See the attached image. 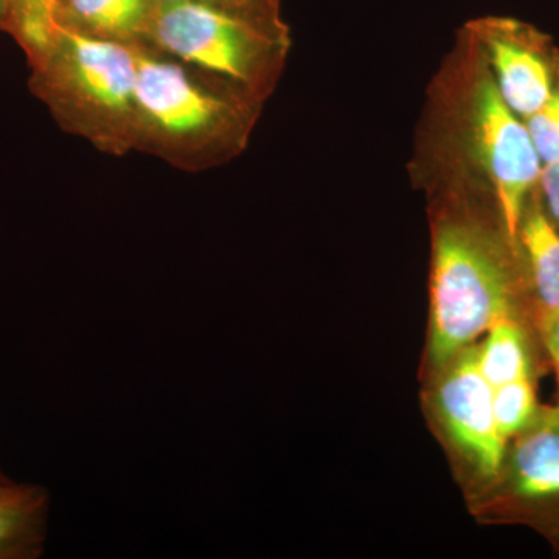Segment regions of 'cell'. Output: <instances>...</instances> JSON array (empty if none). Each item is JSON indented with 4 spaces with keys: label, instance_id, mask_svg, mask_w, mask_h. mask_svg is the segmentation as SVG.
<instances>
[{
    "label": "cell",
    "instance_id": "cell-1",
    "mask_svg": "<svg viewBox=\"0 0 559 559\" xmlns=\"http://www.w3.org/2000/svg\"><path fill=\"white\" fill-rule=\"evenodd\" d=\"M409 170L425 190L452 187L488 194L518 242L522 216L538 193L543 162L466 25L426 92Z\"/></svg>",
    "mask_w": 559,
    "mask_h": 559
},
{
    "label": "cell",
    "instance_id": "cell-2",
    "mask_svg": "<svg viewBox=\"0 0 559 559\" xmlns=\"http://www.w3.org/2000/svg\"><path fill=\"white\" fill-rule=\"evenodd\" d=\"M433 204L430 356L439 366L473 347L513 314L516 255L503 224L487 219L495 200L466 189L428 190Z\"/></svg>",
    "mask_w": 559,
    "mask_h": 559
},
{
    "label": "cell",
    "instance_id": "cell-3",
    "mask_svg": "<svg viewBox=\"0 0 559 559\" xmlns=\"http://www.w3.org/2000/svg\"><path fill=\"white\" fill-rule=\"evenodd\" d=\"M263 106L230 81L140 49L134 151L183 171L223 167L248 148Z\"/></svg>",
    "mask_w": 559,
    "mask_h": 559
},
{
    "label": "cell",
    "instance_id": "cell-4",
    "mask_svg": "<svg viewBox=\"0 0 559 559\" xmlns=\"http://www.w3.org/2000/svg\"><path fill=\"white\" fill-rule=\"evenodd\" d=\"M293 47L280 0H156L148 49L270 100Z\"/></svg>",
    "mask_w": 559,
    "mask_h": 559
},
{
    "label": "cell",
    "instance_id": "cell-5",
    "mask_svg": "<svg viewBox=\"0 0 559 559\" xmlns=\"http://www.w3.org/2000/svg\"><path fill=\"white\" fill-rule=\"evenodd\" d=\"M140 49L57 27L31 64L32 94L61 130L110 156L134 151Z\"/></svg>",
    "mask_w": 559,
    "mask_h": 559
},
{
    "label": "cell",
    "instance_id": "cell-6",
    "mask_svg": "<svg viewBox=\"0 0 559 559\" xmlns=\"http://www.w3.org/2000/svg\"><path fill=\"white\" fill-rule=\"evenodd\" d=\"M503 100L522 120L535 114L559 80V49L535 25L510 16L466 22Z\"/></svg>",
    "mask_w": 559,
    "mask_h": 559
},
{
    "label": "cell",
    "instance_id": "cell-7",
    "mask_svg": "<svg viewBox=\"0 0 559 559\" xmlns=\"http://www.w3.org/2000/svg\"><path fill=\"white\" fill-rule=\"evenodd\" d=\"M439 385L441 417L452 439L468 452L485 476H496L506 460L507 441L495 417V389L485 380L477 362V345L447 364Z\"/></svg>",
    "mask_w": 559,
    "mask_h": 559
},
{
    "label": "cell",
    "instance_id": "cell-8",
    "mask_svg": "<svg viewBox=\"0 0 559 559\" xmlns=\"http://www.w3.org/2000/svg\"><path fill=\"white\" fill-rule=\"evenodd\" d=\"M511 452V480L522 498L550 499L559 496V401L539 407Z\"/></svg>",
    "mask_w": 559,
    "mask_h": 559
},
{
    "label": "cell",
    "instance_id": "cell-9",
    "mask_svg": "<svg viewBox=\"0 0 559 559\" xmlns=\"http://www.w3.org/2000/svg\"><path fill=\"white\" fill-rule=\"evenodd\" d=\"M156 0H64L57 27L90 38L148 49L151 14Z\"/></svg>",
    "mask_w": 559,
    "mask_h": 559
},
{
    "label": "cell",
    "instance_id": "cell-10",
    "mask_svg": "<svg viewBox=\"0 0 559 559\" xmlns=\"http://www.w3.org/2000/svg\"><path fill=\"white\" fill-rule=\"evenodd\" d=\"M50 491L0 481V559H38L49 535Z\"/></svg>",
    "mask_w": 559,
    "mask_h": 559
},
{
    "label": "cell",
    "instance_id": "cell-11",
    "mask_svg": "<svg viewBox=\"0 0 559 559\" xmlns=\"http://www.w3.org/2000/svg\"><path fill=\"white\" fill-rule=\"evenodd\" d=\"M518 246L538 299L540 318L554 314L559 311V230L544 209L539 189L522 216Z\"/></svg>",
    "mask_w": 559,
    "mask_h": 559
},
{
    "label": "cell",
    "instance_id": "cell-12",
    "mask_svg": "<svg viewBox=\"0 0 559 559\" xmlns=\"http://www.w3.org/2000/svg\"><path fill=\"white\" fill-rule=\"evenodd\" d=\"M477 345V362L492 389L530 378V356L524 331L513 316L499 319Z\"/></svg>",
    "mask_w": 559,
    "mask_h": 559
},
{
    "label": "cell",
    "instance_id": "cell-13",
    "mask_svg": "<svg viewBox=\"0 0 559 559\" xmlns=\"http://www.w3.org/2000/svg\"><path fill=\"white\" fill-rule=\"evenodd\" d=\"M64 0H11L7 32L28 58L49 44L57 31V13Z\"/></svg>",
    "mask_w": 559,
    "mask_h": 559
},
{
    "label": "cell",
    "instance_id": "cell-14",
    "mask_svg": "<svg viewBox=\"0 0 559 559\" xmlns=\"http://www.w3.org/2000/svg\"><path fill=\"white\" fill-rule=\"evenodd\" d=\"M495 403V417L503 440L520 436L538 414L539 406L536 401L535 388L530 378L499 385L492 393Z\"/></svg>",
    "mask_w": 559,
    "mask_h": 559
},
{
    "label": "cell",
    "instance_id": "cell-15",
    "mask_svg": "<svg viewBox=\"0 0 559 559\" xmlns=\"http://www.w3.org/2000/svg\"><path fill=\"white\" fill-rule=\"evenodd\" d=\"M524 121L543 165L559 160V80L549 100Z\"/></svg>",
    "mask_w": 559,
    "mask_h": 559
},
{
    "label": "cell",
    "instance_id": "cell-16",
    "mask_svg": "<svg viewBox=\"0 0 559 559\" xmlns=\"http://www.w3.org/2000/svg\"><path fill=\"white\" fill-rule=\"evenodd\" d=\"M539 197L547 215L559 230V160L543 165Z\"/></svg>",
    "mask_w": 559,
    "mask_h": 559
},
{
    "label": "cell",
    "instance_id": "cell-17",
    "mask_svg": "<svg viewBox=\"0 0 559 559\" xmlns=\"http://www.w3.org/2000/svg\"><path fill=\"white\" fill-rule=\"evenodd\" d=\"M540 334L555 369L559 374V311L539 318Z\"/></svg>",
    "mask_w": 559,
    "mask_h": 559
},
{
    "label": "cell",
    "instance_id": "cell-18",
    "mask_svg": "<svg viewBox=\"0 0 559 559\" xmlns=\"http://www.w3.org/2000/svg\"><path fill=\"white\" fill-rule=\"evenodd\" d=\"M11 0H0V32H7Z\"/></svg>",
    "mask_w": 559,
    "mask_h": 559
},
{
    "label": "cell",
    "instance_id": "cell-19",
    "mask_svg": "<svg viewBox=\"0 0 559 559\" xmlns=\"http://www.w3.org/2000/svg\"><path fill=\"white\" fill-rule=\"evenodd\" d=\"M9 477L5 476V474L2 473V471H0V481H9Z\"/></svg>",
    "mask_w": 559,
    "mask_h": 559
}]
</instances>
